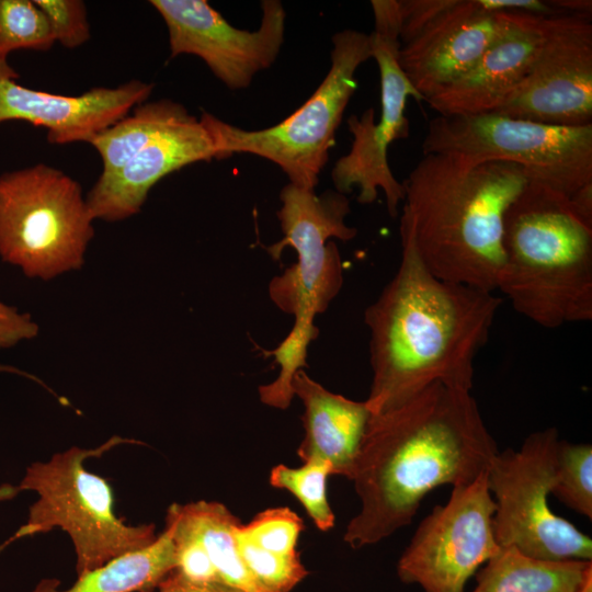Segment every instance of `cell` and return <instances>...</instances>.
<instances>
[{
	"instance_id": "1",
	"label": "cell",
	"mask_w": 592,
	"mask_h": 592,
	"mask_svg": "<svg viewBox=\"0 0 592 592\" xmlns=\"http://www.w3.org/2000/svg\"><path fill=\"white\" fill-rule=\"evenodd\" d=\"M499 452L470 391L436 383L372 414L351 481L361 508L343 539L354 549L409 525L435 488L473 482Z\"/></svg>"
},
{
	"instance_id": "2",
	"label": "cell",
	"mask_w": 592,
	"mask_h": 592,
	"mask_svg": "<svg viewBox=\"0 0 592 592\" xmlns=\"http://www.w3.org/2000/svg\"><path fill=\"white\" fill-rule=\"evenodd\" d=\"M399 232L398 270L364 312L372 368L365 402L372 414L436 383L470 391L475 358L502 304L492 292L433 275L419 255L405 210Z\"/></svg>"
},
{
	"instance_id": "3",
	"label": "cell",
	"mask_w": 592,
	"mask_h": 592,
	"mask_svg": "<svg viewBox=\"0 0 592 592\" xmlns=\"http://www.w3.org/2000/svg\"><path fill=\"white\" fill-rule=\"evenodd\" d=\"M527 182L516 163L423 155L401 183L402 210L426 269L444 281L498 289L503 216Z\"/></svg>"
},
{
	"instance_id": "4",
	"label": "cell",
	"mask_w": 592,
	"mask_h": 592,
	"mask_svg": "<svg viewBox=\"0 0 592 592\" xmlns=\"http://www.w3.org/2000/svg\"><path fill=\"white\" fill-rule=\"evenodd\" d=\"M498 289L516 312L555 329L592 320V226L563 193L528 181L503 216Z\"/></svg>"
},
{
	"instance_id": "5",
	"label": "cell",
	"mask_w": 592,
	"mask_h": 592,
	"mask_svg": "<svg viewBox=\"0 0 592 592\" xmlns=\"http://www.w3.org/2000/svg\"><path fill=\"white\" fill-rule=\"evenodd\" d=\"M280 198L277 218L283 238L270 246L267 252L280 260L284 249L292 247L297 260L272 278L269 296L277 308L294 317V325L269 352L280 372L272 383L259 387V397L262 403L285 410L294 397L293 378L307 366L308 346L319 334L316 316L327 310L343 285L341 255L337 244L329 240H352L357 230L346 225L350 201L337 191L317 195L314 190L288 183Z\"/></svg>"
},
{
	"instance_id": "6",
	"label": "cell",
	"mask_w": 592,
	"mask_h": 592,
	"mask_svg": "<svg viewBox=\"0 0 592 592\" xmlns=\"http://www.w3.org/2000/svg\"><path fill=\"white\" fill-rule=\"evenodd\" d=\"M128 443L140 442L113 436L95 448L71 446L47 462L29 465L18 487L20 491L35 492L37 500L11 540L61 528L75 548L77 577L153 543L158 536L156 526L129 525L118 519L111 486L84 466L88 458Z\"/></svg>"
},
{
	"instance_id": "7",
	"label": "cell",
	"mask_w": 592,
	"mask_h": 592,
	"mask_svg": "<svg viewBox=\"0 0 592 592\" xmlns=\"http://www.w3.org/2000/svg\"><path fill=\"white\" fill-rule=\"evenodd\" d=\"M80 184L36 163L0 175V258L43 281L82 267L94 236Z\"/></svg>"
},
{
	"instance_id": "8",
	"label": "cell",
	"mask_w": 592,
	"mask_h": 592,
	"mask_svg": "<svg viewBox=\"0 0 592 592\" xmlns=\"http://www.w3.org/2000/svg\"><path fill=\"white\" fill-rule=\"evenodd\" d=\"M372 58L369 35L346 29L332 37L331 65L305 103L278 124L248 130L203 112L214 136L217 160L250 153L277 164L289 183L315 190L328 162L335 132L357 88L355 72Z\"/></svg>"
},
{
	"instance_id": "9",
	"label": "cell",
	"mask_w": 592,
	"mask_h": 592,
	"mask_svg": "<svg viewBox=\"0 0 592 592\" xmlns=\"http://www.w3.org/2000/svg\"><path fill=\"white\" fill-rule=\"evenodd\" d=\"M422 153L516 163L528 181L569 197L592 182V124L556 126L494 112L437 115L428 124Z\"/></svg>"
},
{
	"instance_id": "10",
	"label": "cell",
	"mask_w": 592,
	"mask_h": 592,
	"mask_svg": "<svg viewBox=\"0 0 592 592\" xmlns=\"http://www.w3.org/2000/svg\"><path fill=\"white\" fill-rule=\"evenodd\" d=\"M557 429L525 437L520 449L498 452L487 469L494 500L492 525L500 547L543 560L592 561V540L571 522L555 514L548 497L555 482Z\"/></svg>"
},
{
	"instance_id": "11",
	"label": "cell",
	"mask_w": 592,
	"mask_h": 592,
	"mask_svg": "<svg viewBox=\"0 0 592 592\" xmlns=\"http://www.w3.org/2000/svg\"><path fill=\"white\" fill-rule=\"evenodd\" d=\"M487 471L455 487L419 524L397 563L401 582L423 592H465L469 579L500 549Z\"/></svg>"
},
{
	"instance_id": "12",
	"label": "cell",
	"mask_w": 592,
	"mask_h": 592,
	"mask_svg": "<svg viewBox=\"0 0 592 592\" xmlns=\"http://www.w3.org/2000/svg\"><path fill=\"white\" fill-rule=\"evenodd\" d=\"M372 58L378 65L380 76V116L376 121L374 110L367 109L360 116L348 118L353 136L349 152L337 160L331 172L335 191L346 195L358 190L357 201L373 203L379 190L386 197L387 210L395 218L405 192L388 163V147L409 136V121L405 114L407 99L424 101L399 64V30L389 23H376L369 34Z\"/></svg>"
},
{
	"instance_id": "13",
	"label": "cell",
	"mask_w": 592,
	"mask_h": 592,
	"mask_svg": "<svg viewBox=\"0 0 592 592\" xmlns=\"http://www.w3.org/2000/svg\"><path fill=\"white\" fill-rule=\"evenodd\" d=\"M494 113L547 125H591V16L546 15L527 73Z\"/></svg>"
},
{
	"instance_id": "14",
	"label": "cell",
	"mask_w": 592,
	"mask_h": 592,
	"mask_svg": "<svg viewBox=\"0 0 592 592\" xmlns=\"http://www.w3.org/2000/svg\"><path fill=\"white\" fill-rule=\"evenodd\" d=\"M149 2L167 25L170 56L200 57L232 90L271 67L284 41L286 13L278 0L262 1L261 24L252 32L232 26L205 0Z\"/></svg>"
},
{
	"instance_id": "15",
	"label": "cell",
	"mask_w": 592,
	"mask_h": 592,
	"mask_svg": "<svg viewBox=\"0 0 592 592\" xmlns=\"http://www.w3.org/2000/svg\"><path fill=\"white\" fill-rule=\"evenodd\" d=\"M8 60H0V123L24 121L47 130V140L66 145L89 140L147 101L153 84L130 80L62 95L26 88Z\"/></svg>"
},
{
	"instance_id": "16",
	"label": "cell",
	"mask_w": 592,
	"mask_h": 592,
	"mask_svg": "<svg viewBox=\"0 0 592 592\" xmlns=\"http://www.w3.org/2000/svg\"><path fill=\"white\" fill-rule=\"evenodd\" d=\"M217 159L214 136L202 112L171 125L124 167L99 177L86 200L92 218L119 221L138 214L151 187L187 164Z\"/></svg>"
},
{
	"instance_id": "17",
	"label": "cell",
	"mask_w": 592,
	"mask_h": 592,
	"mask_svg": "<svg viewBox=\"0 0 592 592\" xmlns=\"http://www.w3.org/2000/svg\"><path fill=\"white\" fill-rule=\"evenodd\" d=\"M500 26V12L482 0H453L415 37L400 44L399 64L424 101L477 62Z\"/></svg>"
},
{
	"instance_id": "18",
	"label": "cell",
	"mask_w": 592,
	"mask_h": 592,
	"mask_svg": "<svg viewBox=\"0 0 592 592\" xmlns=\"http://www.w3.org/2000/svg\"><path fill=\"white\" fill-rule=\"evenodd\" d=\"M545 18L524 11L500 12L498 33L473 68L425 102L437 115L494 112L527 73Z\"/></svg>"
},
{
	"instance_id": "19",
	"label": "cell",
	"mask_w": 592,
	"mask_h": 592,
	"mask_svg": "<svg viewBox=\"0 0 592 592\" xmlns=\"http://www.w3.org/2000/svg\"><path fill=\"white\" fill-rule=\"evenodd\" d=\"M292 387L304 406L299 458L303 462L321 458L330 464L332 475L351 480L372 415L366 402L326 389L304 369L295 374Z\"/></svg>"
},
{
	"instance_id": "20",
	"label": "cell",
	"mask_w": 592,
	"mask_h": 592,
	"mask_svg": "<svg viewBox=\"0 0 592 592\" xmlns=\"http://www.w3.org/2000/svg\"><path fill=\"white\" fill-rule=\"evenodd\" d=\"M475 577L470 592H580L592 577V561L543 560L500 547Z\"/></svg>"
},
{
	"instance_id": "21",
	"label": "cell",
	"mask_w": 592,
	"mask_h": 592,
	"mask_svg": "<svg viewBox=\"0 0 592 592\" xmlns=\"http://www.w3.org/2000/svg\"><path fill=\"white\" fill-rule=\"evenodd\" d=\"M174 568V543L170 527L166 526L149 546L77 577L65 590L59 580L45 578L31 592H151Z\"/></svg>"
},
{
	"instance_id": "22",
	"label": "cell",
	"mask_w": 592,
	"mask_h": 592,
	"mask_svg": "<svg viewBox=\"0 0 592 592\" xmlns=\"http://www.w3.org/2000/svg\"><path fill=\"white\" fill-rule=\"evenodd\" d=\"M168 512L202 544L221 582L244 592H267L251 576L240 556L236 537L240 521L226 505L200 500L173 503Z\"/></svg>"
},
{
	"instance_id": "23",
	"label": "cell",
	"mask_w": 592,
	"mask_h": 592,
	"mask_svg": "<svg viewBox=\"0 0 592 592\" xmlns=\"http://www.w3.org/2000/svg\"><path fill=\"white\" fill-rule=\"evenodd\" d=\"M189 115L182 104L172 100L145 101L136 105L132 113L89 140L102 160L100 177L119 170L163 130Z\"/></svg>"
},
{
	"instance_id": "24",
	"label": "cell",
	"mask_w": 592,
	"mask_h": 592,
	"mask_svg": "<svg viewBox=\"0 0 592 592\" xmlns=\"http://www.w3.org/2000/svg\"><path fill=\"white\" fill-rule=\"evenodd\" d=\"M332 475L331 466L321 458L303 462L297 468L278 464L270 473V483L274 488L291 492L304 506L309 517L320 531L334 525V513L327 498V478Z\"/></svg>"
},
{
	"instance_id": "25",
	"label": "cell",
	"mask_w": 592,
	"mask_h": 592,
	"mask_svg": "<svg viewBox=\"0 0 592 592\" xmlns=\"http://www.w3.org/2000/svg\"><path fill=\"white\" fill-rule=\"evenodd\" d=\"M49 23L35 0H0V60L15 50H49L54 44Z\"/></svg>"
},
{
	"instance_id": "26",
	"label": "cell",
	"mask_w": 592,
	"mask_h": 592,
	"mask_svg": "<svg viewBox=\"0 0 592 592\" xmlns=\"http://www.w3.org/2000/svg\"><path fill=\"white\" fill-rule=\"evenodd\" d=\"M551 494L569 509L592 519L591 444L559 440Z\"/></svg>"
},
{
	"instance_id": "27",
	"label": "cell",
	"mask_w": 592,
	"mask_h": 592,
	"mask_svg": "<svg viewBox=\"0 0 592 592\" xmlns=\"http://www.w3.org/2000/svg\"><path fill=\"white\" fill-rule=\"evenodd\" d=\"M240 556L251 576L267 592H291L308 574L299 555H280L237 533Z\"/></svg>"
},
{
	"instance_id": "28",
	"label": "cell",
	"mask_w": 592,
	"mask_h": 592,
	"mask_svg": "<svg viewBox=\"0 0 592 592\" xmlns=\"http://www.w3.org/2000/svg\"><path fill=\"white\" fill-rule=\"evenodd\" d=\"M304 524L289 508H271L258 513L249 523L239 524L237 533L267 551L296 555Z\"/></svg>"
},
{
	"instance_id": "29",
	"label": "cell",
	"mask_w": 592,
	"mask_h": 592,
	"mask_svg": "<svg viewBox=\"0 0 592 592\" xmlns=\"http://www.w3.org/2000/svg\"><path fill=\"white\" fill-rule=\"evenodd\" d=\"M44 12L55 42L77 48L90 38L87 8L80 0H35Z\"/></svg>"
},
{
	"instance_id": "30",
	"label": "cell",
	"mask_w": 592,
	"mask_h": 592,
	"mask_svg": "<svg viewBox=\"0 0 592 592\" xmlns=\"http://www.w3.org/2000/svg\"><path fill=\"white\" fill-rule=\"evenodd\" d=\"M38 333V326L30 314L0 301V350L32 340Z\"/></svg>"
},
{
	"instance_id": "31",
	"label": "cell",
	"mask_w": 592,
	"mask_h": 592,
	"mask_svg": "<svg viewBox=\"0 0 592 592\" xmlns=\"http://www.w3.org/2000/svg\"><path fill=\"white\" fill-rule=\"evenodd\" d=\"M159 592H244L224 582L193 583L171 571L158 585Z\"/></svg>"
},
{
	"instance_id": "32",
	"label": "cell",
	"mask_w": 592,
	"mask_h": 592,
	"mask_svg": "<svg viewBox=\"0 0 592 592\" xmlns=\"http://www.w3.org/2000/svg\"><path fill=\"white\" fill-rule=\"evenodd\" d=\"M568 198L574 213L592 226V182L581 186Z\"/></svg>"
},
{
	"instance_id": "33",
	"label": "cell",
	"mask_w": 592,
	"mask_h": 592,
	"mask_svg": "<svg viewBox=\"0 0 592 592\" xmlns=\"http://www.w3.org/2000/svg\"><path fill=\"white\" fill-rule=\"evenodd\" d=\"M551 8L561 13L591 16V0H553L546 1Z\"/></svg>"
},
{
	"instance_id": "34",
	"label": "cell",
	"mask_w": 592,
	"mask_h": 592,
	"mask_svg": "<svg viewBox=\"0 0 592 592\" xmlns=\"http://www.w3.org/2000/svg\"><path fill=\"white\" fill-rule=\"evenodd\" d=\"M19 492L20 489L18 486L3 483L0 486V501L13 499Z\"/></svg>"
},
{
	"instance_id": "35",
	"label": "cell",
	"mask_w": 592,
	"mask_h": 592,
	"mask_svg": "<svg viewBox=\"0 0 592 592\" xmlns=\"http://www.w3.org/2000/svg\"><path fill=\"white\" fill-rule=\"evenodd\" d=\"M580 592H592V577L587 580Z\"/></svg>"
}]
</instances>
